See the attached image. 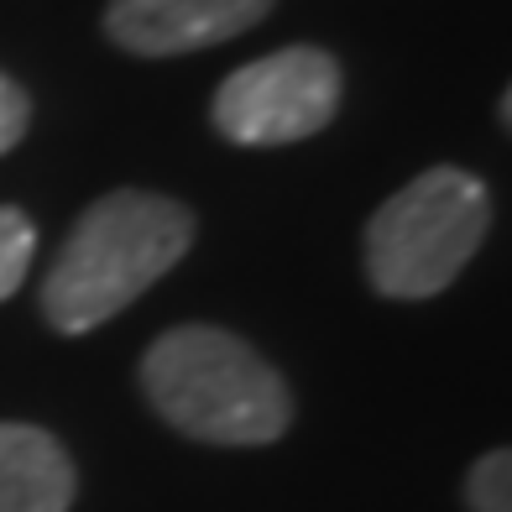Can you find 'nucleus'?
Here are the masks:
<instances>
[{
    "instance_id": "nucleus-1",
    "label": "nucleus",
    "mask_w": 512,
    "mask_h": 512,
    "mask_svg": "<svg viewBox=\"0 0 512 512\" xmlns=\"http://www.w3.org/2000/svg\"><path fill=\"white\" fill-rule=\"evenodd\" d=\"M194 246L189 204L147 189L100 194L68 230L42 283V314L58 335H89L162 283Z\"/></svg>"
},
{
    "instance_id": "nucleus-2",
    "label": "nucleus",
    "mask_w": 512,
    "mask_h": 512,
    "mask_svg": "<svg viewBox=\"0 0 512 512\" xmlns=\"http://www.w3.org/2000/svg\"><path fill=\"white\" fill-rule=\"evenodd\" d=\"M142 392L199 445L256 450L293 424V392L256 345L220 324H173L142 356Z\"/></svg>"
},
{
    "instance_id": "nucleus-3",
    "label": "nucleus",
    "mask_w": 512,
    "mask_h": 512,
    "mask_svg": "<svg viewBox=\"0 0 512 512\" xmlns=\"http://www.w3.org/2000/svg\"><path fill=\"white\" fill-rule=\"evenodd\" d=\"M492 230V189L465 168H429L366 220L361 262L382 298L445 293Z\"/></svg>"
},
{
    "instance_id": "nucleus-4",
    "label": "nucleus",
    "mask_w": 512,
    "mask_h": 512,
    "mask_svg": "<svg viewBox=\"0 0 512 512\" xmlns=\"http://www.w3.org/2000/svg\"><path fill=\"white\" fill-rule=\"evenodd\" d=\"M340 110V63L324 48H277L215 89V131L236 147H288L319 136Z\"/></svg>"
},
{
    "instance_id": "nucleus-5",
    "label": "nucleus",
    "mask_w": 512,
    "mask_h": 512,
    "mask_svg": "<svg viewBox=\"0 0 512 512\" xmlns=\"http://www.w3.org/2000/svg\"><path fill=\"white\" fill-rule=\"evenodd\" d=\"M277 0H110L105 37L136 58H178L251 32Z\"/></svg>"
},
{
    "instance_id": "nucleus-6",
    "label": "nucleus",
    "mask_w": 512,
    "mask_h": 512,
    "mask_svg": "<svg viewBox=\"0 0 512 512\" xmlns=\"http://www.w3.org/2000/svg\"><path fill=\"white\" fill-rule=\"evenodd\" d=\"M79 471L42 424H0V512H68Z\"/></svg>"
},
{
    "instance_id": "nucleus-7",
    "label": "nucleus",
    "mask_w": 512,
    "mask_h": 512,
    "mask_svg": "<svg viewBox=\"0 0 512 512\" xmlns=\"http://www.w3.org/2000/svg\"><path fill=\"white\" fill-rule=\"evenodd\" d=\"M32 256H37V225H32V215H27V209H16V204H0V304L27 283Z\"/></svg>"
},
{
    "instance_id": "nucleus-8",
    "label": "nucleus",
    "mask_w": 512,
    "mask_h": 512,
    "mask_svg": "<svg viewBox=\"0 0 512 512\" xmlns=\"http://www.w3.org/2000/svg\"><path fill=\"white\" fill-rule=\"evenodd\" d=\"M465 502H471V512H512V455L507 450H486L471 465Z\"/></svg>"
},
{
    "instance_id": "nucleus-9",
    "label": "nucleus",
    "mask_w": 512,
    "mask_h": 512,
    "mask_svg": "<svg viewBox=\"0 0 512 512\" xmlns=\"http://www.w3.org/2000/svg\"><path fill=\"white\" fill-rule=\"evenodd\" d=\"M32 126V100L11 74H0V157H6Z\"/></svg>"
}]
</instances>
